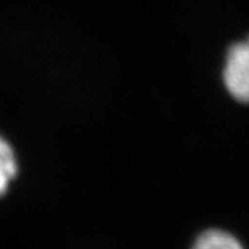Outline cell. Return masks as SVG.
Wrapping results in <instances>:
<instances>
[{
  "label": "cell",
  "instance_id": "cell-1",
  "mask_svg": "<svg viewBox=\"0 0 249 249\" xmlns=\"http://www.w3.org/2000/svg\"><path fill=\"white\" fill-rule=\"evenodd\" d=\"M223 79L233 97L249 102V39L228 51Z\"/></svg>",
  "mask_w": 249,
  "mask_h": 249
},
{
  "label": "cell",
  "instance_id": "cell-2",
  "mask_svg": "<svg viewBox=\"0 0 249 249\" xmlns=\"http://www.w3.org/2000/svg\"><path fill=\"white\" fill-rule=\"evenodd\" d=\"M193 249H245L241 243L228 231L207 230L197 236Z\"/></svg>",
  "mask_w": 249,
  "mask_h": 249
},
{
  "label": "cell",
  "instance_id": "cell-3",
  "mask_svg": "<svg viewBox=\"0 0 249 249\" xmlns=\"http://www.w3.org/2000/svg\"><path fill=\"white\" fill-rule=\"evenodd\" d=\"M17 172H18V163L17 159H15L13 149L0 136V196L7 193L10 183L17 177Z\"/></svg>",
  "mask_w": 249,
  "mask_h": 249
}]
</instances>
